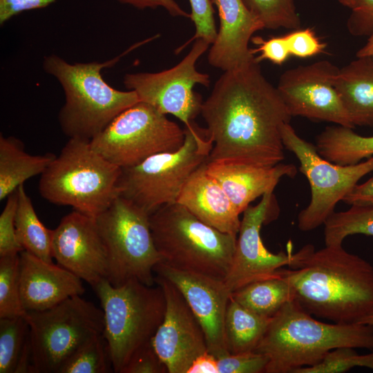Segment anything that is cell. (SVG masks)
<instances>
[{"mask_svg":"<svg viewBox=\"0 0 373 373\" xmlns=\"http://www.w3.org/2000/svg\"><path fill=\"white\" fill-rule=\"evenodd\" d=\"M200 113L213 142L208 162L272 166L284 160L281 129L292 116L256 57L224 72Z\"/></svg>","mask_w":373,"mask_h":373,"instance_id":"6da1fadb","label":"cell"},{"mask_svg":"<svg viewBox=\"0 0 373 373\" xmlns=\"http://www.w3.org/2000/svg\"><path fill=\"white\" fill-rule=\"evenodd\" d=\"M282 274L294 300L312 316L333 323H357L373 309V267L342 245L316 251L306 245L293 253Z\"/></svg>","mask_w":373,"mask_h":373,"instance_id":"7a4b0ae2","label":"cell"},{"mask_svg":"<svg viewBox=\"0 0 373 373\" xmlns=\"http://www.w3.org/2000/svg\"><path fill=\"white\" fill-rule=\"evenodd\" d=\"M340 347L373 350V326L318 321L294 300L271 318L254 352L266 356L265 373H294L321 362Z\"/></svg>","mask_w":373,"mask_h":373,"instance_id":"3957f363","label":"cell"},{"mask_svg":"<svg viewBox=\"0 0 373 373\" xmlns=\"http://www.w3.org/2000/svg\"><path fill=\"white\" fill-rule=\"evenodd\" d=\"M105 62L69 64L51 55L44 60V69L61 84L66 97L58 120L69 138L92 140L118 115L140 102L133 90H118L103 79L101 71L135 48Z\"/></svg>","mask_w":373,"mask_h":373,"instance_id":"277c9868","label":"cell"},{"mask_svg":"<svg viewBox=\"0 0 373 373\" xmlns=\"http://www.w3.org/2000/svg\"><path fill=\"white\" fill-rule=\"evenodd\" d=\"M150 226L161 262L181 271L225 279L237 236L205 224L178 202L153 213Z\"/></svg>","mask_w":373,"mask_h":373,"instance_id":"5b68a950","label":"cell"},{"mask_svg":"<svg viewBox=\"0 0 373 373\" xmlns=\"http://www.w3.org/2000/svg\"><path fill=\"white\" fill-rule=\"evenodd\" d=\"M121 173L122 168L95 151L90 140L69 138L41 175L39 190L52 204L96 218L119 195Z\"/></svg>","mask_w":373,"mask_h":373,"instance_id":"8992f818","label":"cell"},{"mask_svg":"<svg viewBox=\"0 0 373 373\" xmlns=\"http://www.w3.org/2000/svg\"><path fill=\"white\" fill-rule=\"evenodd\" d=\"M93 289L104 313L103 335L113 372L122 373L132 356L151 341L162 323L166 300L162 287L131 280L119 287L103 279Z\"/></svg>","mask_w":373,"mask_h":373,"instance_id":"52a82bcc","label":"cell"},{"mask_svg":"<svg viewBox=\"0 0 373 373\" xmlns=\"http://www.w3.org/2000/svg\"><path fill=\"white\" fill-rule=\"evenodd\" d=\"M183 144L176 151L153 155L140 164L122 169L119 195L150 216L177 202L191 174L209 159L213 142L207 128L193 121L185 126Z\"/></svg>","mask_w":373,"mask_h":373,"instance_id":"ba28073f","label":"cell"},{"mask_svg":"<svg viewBox=\"0 0 373 373\" xmlns=\"http://www.w3.org/2000/svg\"><path fill=\"white\" fill-rule=\"evenodd\" d=\"M107 251L106 280L119 287L131 280L153 286L162 261L151 230L150 215L119 195L95 218Z\"/></svg>","mask_w":373,"mask_h":373,"instance_id":"9c48e42d","label":"cell"},{"mask_svg":"<svg viewBox=\"0 0 373 373\" xmlns=\"http://www.w3.org/2000/svg\"><path fill=\"white\" fill-rule=\"evenodd\" d=\"M31 373H59L68 358L90 338L103 334L102 309L80 296L43 311L26 312Z\"/></svg>","mask_w":373,"mask_h":373,"instance_id":"30bf717a","label":"cell"},{"mask_svg":"<svg viewBox=\"0 0 373 373\" xmlns=\"http://www.w3.org/2000/svg\"><path fill=\"white\" fill-rule=\"evenodd\" d=\"M184 137V129L177 123L140 101L118 115L90 144L108 161L123 169L153 155L176 151Z\"/></svg>","mask_w":373,"mask_h":373,"instance_id":"8fae6325","label":"cell"},{"mask_svg":"<svg viewBox=\"0 0 373 373\" xmlns=\"http://www.w3.org/2000/svg\"><path fill=\"white\" fill-rule=\"evenodd\" d=\"M281 135L285 149L296 155L310 185L311 200L297 218L298 229L309 231L323 224L337 203L373 171V155L355 164L340 165L323 157L316 146L301 138L289 123L283 126Z\"/></svg>","mask_w":373,"mask_h":373,"instance_id":"7c38bea8","label":"cell"},{"mask_svg":"<svg viewBox=\"0 0 373 373\" xmlns=\"http://www.w3.org/2000/svg\"><path fill=\"white\" fill-rule=\"evenodd\" d=\"M209 44L196 39L189 53L173 68L158 73L126 74L124 84L133 90L140 102L154 107L162 114L176 117L184 126L201 112V95L195 92V84L209 86V75L197 70L195 64Z\"/></svg>","mask_w":373,"mask_h":373,"instance_id":"4fadbf2b","label":"cell"},{"mask_svg":"<svg viewBox=\"0 0 373 373\" xmlns=\"http://www.w3.org/2000/svg\"><path fill=\"white\" fill-rule=\"evenodd\" d=\"M338 70L321 60L285 71L276 88L291 115L354 128L334 86Z\"/></svg>","mask_w":373,"mask_h":373,"instance_id":"5bb4252c","label":"cell"},{"mask_svg":"<svg viewBox=\"0 0 373 373\" xmlns=\"http://www.w3.org/2000/svg\"><path fill=\"white\" fill-rule=\"evenodd\" d=\"M273 191L265 193L258 204L249 205L242 213L231 265L224 282L232 294L251 282L275 275L290 264L293 251L272 253L264 245L260 236L262 226L274 220L277 213Z\"/></svg>","mask_w":373,"mask_h":373,"instance_id":"9a60e30c","label":"cell"},{"mask_svg":"<svg viewBox=\"0 0 373 373\" xmlns=\"http://www.w3.org/2000/svg\"><path fill=\"white\" fill-rule=\"evenodd\" d=\"M164 292V319L151 338L168 373H187L193 361L207 350L204 331L182 293L170 280L155 276Z\"/></svg>","mask_w":373,"mask_h":373,"instance_id":"2e32d148","label":"cell"},{"mask_svg":"<svg viewBox=\"0 0 373 373\" xmlns=\"http://www.w3.org/2000/svg\"><path fill=\"white\" fill-rule=\"evenodd\" d=\"M52 255L93 288L106 279L107 251L94 217L75 210L64 216L52 231Z\"/></svg>","mask_w":373,"mask_h":373,"instance_id":"e0dca14e","label":"cell"},{"mask_svg":"<svg viewBox=\"0 0 373 373\" xmlns=\"http://www.w3.org/2000/svg\"><path fill=\"white\" fill-rule=\"evenodd\" d=\"M154 273L170 280L182 293L204 331L208 352L217 358L229 354L224 318L231 294L224 280L181 271L161 262Z\"/></svg>","mask_w":373,"mask_h":373,"instance_id":"ac0fdd59","label":"cell"},{"mask_svg":"<svg viewBox=\"0 0 373 373\" xmlns=\"http://www.w3.org/2000/svg\"><path fill=\"white\" fill-rule=\"evenodd\" d=\"M82 280L30 252L19 253L21 300L26 312L43 311L84 292Z\"/></svg>","mask_w":373,"mask_h":373,"instance_id":"d6986e66","label":"cell"},{"mask_svg":"<svg viewBox=\"0 0 373 373\" xmlns=\"http://www.w3.org/2000/svg\"><path fill=\"white\" fill-rule=\"evenodd\" d=\"M218 10L220 28L209 51L210 65L224 71L245 64L255 56L249 43L264 26L242 0H211Z\"/></svg>","mask_w":373,"mask_h":373,"instance_id":"ffe728a7","label":"cell"},{"mask_svg":"<svg viewBox=\"0 0 373 373\" xmlns=\"http://www.w3.org/2000/svg\"><path fill=\"white\" fill-rule=\"evenodd\" d=\"M207 172L220 184L241 214L256 198L274 191L281 178H294L297 168L282 162L258 166L207 161Z\"/></svg>","mask_w":373,"mask_h":373,"instance_id":"44dd1931","label":"cell"},{"mask_svg":"<svg viewBox=\"0 0 373 373\" xmlns=\"http://www.w3.org/2000/svg\"><path fill=\"white\" fill-rule=\"evenodd\" d=\"M207 162L191 174L177 202L205 224L238 236L240 213L220 184L207 173Z\"/></svg>","mask_w":373,"mask_h":373,"instance_id":"7402d4cb","label":"cell"},{"mask_svg":"<svg viewBox=\"0 0 373 373\" xmlns=\"http://www.w3.org/2000/svg\"><path fill=\"white\" fill-rule=\"evenodd\" d=\"M334 86L354 126H373V56L356 57L334 77Z\"/></svg>","mask_w":373,"mask_h":373,"instance_id":"603a6c76","label":"cell"},{"mask_svg":"<svg viewBox=\"0 0 373 373\" xmlns=\"http://www.w3.org/2000/svg\"><path fill=\"white\" fill-rule=\"evenodd\" d=\"M56 155H31L23 142L13 136L0 135V200L16 191L30 178L41 175Z\"/></svg>","mask_w":373,"mask_h":373,"instance_id":"cb8c5ba5","label":"cell"},{"mask_svg":"<svg viewBox=\"0 0 373 373\" xmlns=\"http://www.w3.org/2000/svg\"><path fill=\"white\" fill-rule=\"evenodd\" d=\"M231 297L249 310L271 318L286 303L294 300V294L290 283L279 269L272 276L238 289Z\"/></svg>","mask_w":373,"mask_h":373,"instance_id":"d4e9b609","label":"cell"},{"mask_svg":"<svg viewBox=\"0 0 373 373\" xmlns=\"http://www.w3.org/2000/svg\"><path fill=\"white\" fill-rule=\"evenodd\" d=\"M270 320L242 306L231 296L224 318L225 340L229 354L254 352Z\"/></svg>","mask_w":373,"mask_h":373,"instance_id":"484cf974","label":"cell"},{"mask_svg":"<svg viewBox=\"0 0 373 373\" xmlns=\"http://www.w3.org/2000/svg\"><path fill=\"white\" fill-rule=\"evenodd\" d=\"M316 147L331 162L355 164L373 155V136H362L342 126H328L317 136Z\"/></svg>","mask_w":373,"mask_h":373,"instance_id":"4316f807","label":"cell"},{"mask_svg":"<svg viewBox=\"0 0 373 373\" xmlns=\"http://www.w3.org/2000/svg\"><path fill=\"white\" fill-rule=\"evenodd\" d=\"M18 204L15 216L16 233L26 250L41 260L52 263V231L38 218L23 184L17 188Z\"/></svg>","mask_w":373,"mask_h":373,"instance_id":"83f0119b","label":"cell"},{"mask_svg":"<svg viewBox=\"0 0 373 373\" xmlns=\"http://www.w3.org/2000/svg\"><path fill=\"white\" fill-rule=\"evenodd\" d=\"M327 246L342 245L344 239L354 234L373 236V204L351 205L344 211H334L324 222Z\"/></svg>","mask_w":373,"mask_h":373,"instance_id":"f1b7e54d","label":"cell"},{"mask_svg":"<svg viewBox=\"0 0 373 373\" xmlns=\"http://www.w3.org/2000/svg\"><path fill=\"white\" fill-rule=\"evenodd\" d=\"M113 372L103 334L96 335L79 347L64 363L59 373H108Z\"/></svg>","mask_w":373,"mask_h":373,"instance_id":"f546056e","label":"cell"},{"mask_svg":"<svg viewBox=\"0 0 373 373\" xmlns=\"http://www.w3.org/2000/svg\"><path fill=\"white\" fill-rule=\"evenodd\" d=\"M19 285V253L0 256V318L25 316Z\"/></svg>","mask_w":373,"mask_h":373,"instance_id":"4dcf8cb0","label":"cell"},{"mask_svg":"<svg viewBox=\"0 0 373 373\" xmlns=\"http://www.w3.org/2000/svg\"><path fill=\"white\" fill-rule=\"evenodd\" d=\"M28 338L29 327L24 316L0 318V373H15Z\"/></svg>","mask_w":373,"mask_h":373,"instance_id":"1f68e13d","label":"cell"},{"mask_svg":"<svg viewBox=\"0 0 373 373\" xmlns=\"http://www.w3.org/2000/svg\"><path fill=\"white\" fill-rule=\"evenodd\" d=\"M264 28H300V19L294 0H242Z\"/></svg>","mask_w":373,"mask_h":373,"instance_id":"d6a6232c","label":"cell"},{"mask_svg":"<svg viewBox=\"0 0 373 373\" xmlns=\"http://www.w3.org/2000/svg\"><path fill=\"white\" fill-rule=\"evenodd\" d=\"M355 367L373 370V352L360 354L351 347H337L315 365L298 368L294 373H341Z\"/></svg>","mask_w":373,"mask_h":373,"instance_id":"836d02e7","label":"cell"},{"mask_svg":"<svg viewBox=\"0 0 373 373\" xmlns=\"http://www.w3.org/2000/svg\"><path fill=\"white\" fill-rule=\"evenodd\" d=\"M191 12L190 19L193 22L195 32L193 37L185 43L178 51L181 50L191 41L201 39L209 45L215 41L218 30L214 19L215 10L211 0H189Z\"/></svg>","mask_w":373,"mask_h":373,"instance_id":"e575fe53","label":"cell"},{"mask_svg":"<svg viewBox=\"0 0 373 373\" xmlns=\"http://www.w3.org/2000/svg\"><path fill=\"white\" fill-rule=\"evenodd\" d=\"M18 204L17 189L7 197V201L0 215V256L20 253L23 250L18 241L15 216Z\"/></svg>","mask_w":373,"mask_h":373,"instance_id":"d590c367","label":"cell"},{"mask_svg":"<svg viewBox=\"0 0 373 373\" xmlns=\"http://www.w3.org/2000/svg\"><path fill=\"white\" fill-rule=\"evenodd\" d=\"M267 363V357L256 352L229 354L218 358L219 373H265Z\"/></svg>","mask_w":373,"mask_h":373,"instance_id":"8d00e7d4","label":"cell"},{"mask_svg":"<svg viewBox=\"0 0 373 373\" xmlns=\"http://www.w3.org/2000/svg\"><path fill=\"white\" fill-rule=\"evenodd\" d=\"M290 55L307 58L324 52L326 44L322 42L311 28L296 29L284 35Z\"/></svg>","mask_w":373,"mask_h":373,"instance_id":"74e56055","label":"cell"},{"mask_svg":"<svg viewBox=\"0 0 373 373\" xmlns=\"http://www.w3.org/2000/svg\"><path fill=\"white\" fill-rule=\"evenodd\" d=\"M122 373H168V370L151 341L136 351Z\"/></svg>","mask_w":373,"mask_h":373,"instance_id":"f35d334b","label":"cell"},{"mask_svg":"<svg viewBox=\"0 0 373 373\" xmlns=\"http://www.w3.org/2000/svg\"><path fill=\"white\" fill-rule=\"evenodd\" d=\"M251 41L257 46L256 48H251L252 54L260 52L256 57V60L259 63L269 60L274 64L282 65L290 55L284 35L272 37L268 39L252 37Z\"/></svg>","mask_w":373,"mask_h":373,"instance_id":"ab89813d","label":"cell"},{"mask_svg":"<svg viewBox=\"0 0 373 373\" xmlns=\"http://www.w3.org/2000/svg\"><path fill=\"white\" fill-rule=\"evenodd\" d=\"M351 10L348 32L354 37H368L373 31V0H356Z\"/></svg>","mask_w":373,"mask_h":373,"instance_id":"60d3db41","label":"cell"},{"mask_svg":"<svg viewBox=\"0 0 373 373\" xmlns=\"http://www.w3.org/2000/svg\"><path fill=\"white\" fill-rule=\"evenodd\" d=\"M55 0H0V24L22 12L44 8Z\"/></svg>","mask_w":373,"mask_h":373,"instance_id":"b9f144b4","label":"cell"},{"mask_svg":"<svg viewBox=\"0 0 373 373\" xmlns=\"http://www.w3.org/2000/svg\"><path fill=\"white\" fill-rule=\"evenodd\" d=\"M122 3L131 5L138 9L162 7L173 17L190 18L191 14L185 12L175 0H116Z\"/></svg>","mask_w":373,"mask_h":373,"instance_id":"7bdbcfd3","label":"cell"},{"mask_svg":"<svg viewBox=\"0 0 373 373\" xmlns=\"http://www.w3.org/2000/svg\"><path fill=\"white\" fill-rule=\"evenodd\" d=\"M343 201L349 205L373 204V176L366 182L356 184Z\"/></svg>","mask_w":373,"mask_h":373,"instance_id":"ee69618b","label":"cell"},{"mask_svg":"<svg viewBox=\"0 0 373 373\" xmlns=\"http://www.w3.org/2000/svg\"><path fill=\"white\" fill-rule=\"evenodd\" d=\"M187 373H219L218 358L209 352L202 354L193 361Z\"/></svg>","mask_w":373,"mask_h":373,"instance_id":"f6af8a7d","label":"cell"},{"mask_svg":"<svg viewBox=\"0 0 373 373\" xmlns=\"http://www.w3.org/2000/svg\"><path fill=\"white\" fill-rule=\"evenodd\" d=\"M356 57L373 56V31L368 36L365 44L360 48L356 54Z\"/></svg>","mask_w":373,"mask_h":373,"instance_id":"bcb514c9","label":"cell"},{"mask_svg":"<svg viewBox=\"0 0 373 373\" xmlns=\"http://www.w3.org/2000/svg\"><path fill=\"white\" fill-rule=\"evenodd\" d=\"M358 323L367 324L373 326V309L367 313Z\"/></svg>","mask_w":373,"mask_h":373,"instance_id":"7dc6e473","label":"cell"},{"mask_svg":"<svg viewBox=\"0 0 373 373\" xmlns=\"http://www.w3.org/2000/svg\"><path fill=\"white\" fill-rule=\"evenodd\" d=\"M338 1L342 5L352 9L353 6H354L356 0H338Z\"/></svg>","mask_w":373,"mask_h":373,"instance_id":"c3c4849f","label":"cell"}]
</instances>
